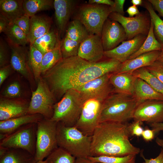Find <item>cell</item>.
Returning <instances> with one entry per match:
<instances>
[{"label": "cell", "mask_w": 163, "mask_h": 163, "mask_svg": "<svg viewBox=\"0 0 163 163\" xmlns=\"http://www.w3.org/2000/svg\"><path fill=\"white\" fill-rule=\"evenodd\" d=\"M104 51L101 37L90 34L80 43L78 56L91 62L101 61Z\"/></svg>", "instance_id": "obj_16"}, {"label": "cell", "mask_w": 163, "mask_h": 163, "mask_svg": "<svg viewBox=\"0 0 163 163\" xmlns=\"http://www.w3.org/2000/svg\"><path fill=\"white\" fill-rule=\"evenodd\" d=\"M14 22L27 36L30 29V17L26 14L16 19Z\"/></svg>", "instance_id": "obj_40"}, {"label": "cell", "mask_w": 163, "mask_h": 163, "mask_svg": "<svg viewBox=\"0 0 163 163\" xmlns=\"http://www.w3.org/2000/svg\"><path fill=\"white\" fill-rule=\"evenodd\" d=\"M56 138L58 146L75 158L91 156V136L85 135L75 126H66L57 123Z\"/></svg>", "instance_id": "obj_4"}, {"label": "cell", "mask_w": 163, "mask_h": 163, "mask_svg": "<svg viewBox=\"0 0 163 163\" xmlns=\"http://www.w3.org/2000/svg\"><path fill=\"white\" fill-rule=\"evenodd\" d=\"M129 123H101L91 136V156L123 157L137 155L141 151L130 142Z\"/></svg>", "instance_id": "obj_2"}, {"label": "cell", "mask_w": 163, "mask_h": 163, "mask_svg": "<svg viewBox=\"0 0 163 163\" xmlns=\"http://www.w3.org/2000/svg\"><path fill=\"white\" fill-rule=\"evenodd\" d=\"M4 33L9 43L25 46L28 43L27 36L14 22L10 23Z\"/></svg>", "instance_id": "obj_31"}, {"label": "cell", "mask_w": 163, "mask_h": 163, "mask_svg": "<svg viewBox=\"0 0 163 163\" xmlns=\"http://www.w3.org/2000/svg\"><path fill=\"white\" fill-rule=\"evenodd\" d=\"M160 51H154L143 53L134 59L122 63L119 71L116 73H132L138 69L152 65L157 60Z\"/></svg>", "instance_id": "obj_22"}, {"label": "cell", "mask_w": 163, "mask_h": 163, "mask_svg": "<svg viewBox=\"0 0 163 163\" xmlns=\"http://www.w3.org/2000/svg\"><path fill=\"white\" fill-rule=\"evenodd\" d=\"M108 18L118 22L126 32V40L142 34L147 35L150 28L151 19L149 14L140 12L135 17H127L115 12L110 14Z\"/></svg>", "instance_id": "obj_11"}, {"label": "cell", "mask_w": 163, "mask_h": 163, "mask_svg": "<svg viewBox=\"0 0 163 163\" xmlns=\"http://www.w3.org/2000/svg\"><path fill=\"white\" fill-rule=\"evenodd\" d=\"M138 104L147 100H163V95L158 92L143 80L137 78L133 95Z\"/></svg>", "instance_id": "obj_25"}, {"label": "cell", "mask_w": 163, "mask_h": 163, "mask_svg": "<svg viewBox=\"0 0 163 163\" xmlns=\"http://www.w3.org/2000/svg\"><path fill=\"white\" fill-rule=\"evenodd\" d=\"M43 118L39 114H27L0 121V140L23 126L30 123H37Z\"/></svg>", "instance_id": "obj_20"}, {"label": "cell", "mask_w": 163, "mask_h": 163, "mask_svg": "<svg viewBox=\"0 0 163 163\" xmlns=\"http://www.w3.org/2000/svg\"><path fill=\"white\" fill-rule=\"evenodd\" d=\"M104 101L95 98L85 100L79 117L74 126L85 135L91 136L100 123Z\"/></svg>", "instance_id": "obj_10"}, {"label": "cell", "mask_w": 163, "mask_h": 163, "mask_svg": "<svg viewBox=\"0 0 163 163\" xmlns=\"http://www.w3.org/2000/svg\"><path fill=\"white\" fill-rule=\"evenodd\" d=\"M7 47L6 43L2 40L0 43V68L6 65L8 62Z\"/></svg>", "instance_id": "obj_43"}, {"label": "cell", "mask_w": 163, "mask_h": 163, "mask_svg": "<svg viewBox=\"0 0 163 163\" xmlns=\"http://www.w3.org/2000/svg\"><path fill=\"white\" fill-rule=\"evenodd\" d=\"M34 155L25 150L0 147V163H36Z\"/></svg>", "instance_id": "obj_23"}, {"label": "cell", "mask_w": 163, "mask_h": 163, "mask_svg": "<svg viewBox=\"0 0 163 163\" xmlns=\"http://www.w3.org/2000/svg\"><path fill=\"white\" fill-rule=\"evenodd\" d=\"M75 163H100L94 162L87 158H76Z\"/></svg>", "instance_id": "obj_53"}, {"label": "cell", "mask_w": 163, "mask_h": 163, "mask_svg": "<svg viewBox=\"0 0 163 163\" xmlns=\"http://www.w3.org/2000/svg\"><path fill=\"white\" fill-rule=\"evenodd\" d=\"M36 163H45V160L37 161Z\"/></svg>", "instance_id": "obj_57"}, {"label": "cell", "mask_w": 163, "mask_h": 163, "mask_svg": "<svg viewBox=\"0 0 163 163\" xmlns=\"http://www.w3.org/2000/svg\"><path fill=\"white\" fill-rule=\"evenodd\" d=\"M156 134L153 130L150 129L146 127L144 129L141 136L145 141L149 142L152 141L154 139Z\"/></svg>", "instance_id": "obj_47"}, {"label": "cell", "mask_w": 163, "mask_h": 163, "mask_svg": "<svg viewBox=\"0 0 163 163\" xmlns=\"http://www.w3.org/2000/svg\"><path fill=\"white\" fill-rule=\"evenodd\" d=\"M84 101L78 91L75 89L68 90L54 105L51 119L66 126H74L79 117Z\"/></svg>", "instance_id": "obj_5"}, {"label": "cell", "mask_w": 163, "mask_h": 163, "mask_svg": "<svg viewBox=\"0 0 163 163\" xmlns=\"http://www.w3.org/2000/svg\"><path fill=\"white\" fill-rule=\"evenodd\" d=\"M51 24V20L49 17L36 15L30 17L29 31L27 36L28 43L32 44L49 31Z\"/></svg>", "instance_id": "obj_24"}, {"label": "cell", "mask_w": 163, "mask_h": 163, "mask_svg": "<svg viewBox=\"0 0 163 163\" xmlns=\"http://www.w3.org/2000/svg\"><path fill=\"white\" fill-rule=\"evenodd\" d=\"M136 155H130L123 157L100 156L88 158L93 161L100 163H137Z\"/></svg>", "instance_id": "obj_38"}, {"label": "cell", "mask_w": 163, "mask_h": 163, "mask_svg": "<svg viewBox=\"0 0 163 163\" xmlns=\"http://www.w3.org/2000/svg\"><path fill=\"white\" fill-rule=\"evenodd\" d=\"M140 156L143 159L145 163H163V149H162L158 155L155 158H146L142 151L140 152Z\"/></svg>", "instance_id": "obj_46"}, {"label": "cell", "mask_w": 163, "mask_h": 163, "mask_svg": "<svg viewBox=\"0 0 163 163\" xmlns=\"http://www.w3.org/2000/svg\"><path fill=\"white\" fill-rule=\"evenodd\" d=\"M133 119L150 124L163 123V100H149L140 103L135 110Z\"/></svg>", "instance_id": "obj_12"}, {"label": "cell", "mask_w": 163, "mask_h": 163, "mask_svg": "<svg viewBox=\"0 0 163 163\" xmlns=\"http://www.w3.org/2000/svg\"><path fill=\"white\" fill-rule=\"evenodd\" d=\"M101 38L104 51L115 48L120 42L126 40V32L123 26L108 18L104 24Z\"/></svg>", "instance_id": "obj_14"}, {"label": "cell", "mask_w": 163, "mask_h": 163, "mask_svg": "<svg viewBox=\"0 0 163 163\" xmlns=\"http://www.w3.org/2000/svg\"><path fill=\"white\" fill-rule=\"evenodd\" d=\"M23 1L0 0V14L10 23L14 22L16 19L25 14L22 5Z\"/></svg>", "instance_id": "obj_27"}, {"label": "cell", "mask_w": 163, "mask_h": 163, "mask_svg": "<svg viewBox=\"0 0 163 163\" xmlns=\"http://www.w3.org/2000/svg\"><path fill=\"white\" fill-rule=\"evenodd\" d=\"M137 78L130 73L111 74L109 80L113 88V93L133 96L135 83Z\"/></svg>", "instance_id": "obj_21"}, {"label": "cell", "mask_w": 163, "mask_h": 163, "mask_svg": "<svg viewBox=\"0 0 163 163\" xmlns=\"http://www.w3.org/2000/svg\"><path fill=\"white\" fill-rule=\"evenodd\" d=\"M29 58L30 66L35 80L37 82L41 77V66L43 54L38 50L30 44Z\"/></svg>", "instance_id": "obj_33"}, {"label": "cell", "mask_w": 163, "mask_h": 163, "mask_svg": "<svg viewBox=\"0 0 163 163\" xmlns=\"http://www.w3.org/2000/svg\"><path fill=\"white\" fill-rule=\"evenodd\" d=\"M88 3L91 4L104 5L112 6L114 4V1L111 0H89Z\"/></svg>", "instance_id": "obj_50"}, {"label": "cell", "mask_w": 163, "mask_h": 163, "mask_svg": "<svg viewBox=\"0 0 163 163\" xmlns=\"http://www.w3.org/2000/svg\"><path fill=\"white\" fill-rule=\"evenodd\" d=\"M57 123L43 118L37 123L36 152L37 161H43L58 147L57 138Z\"/></svg>", "instance_id": "obj_7"}, {"label": "cell", "mask_w": 163, "mask_h": 163, "mask_svg": "<svg viewBox=\"0 0 163 163\" xmlns=\"http://www.w3.org/2000/svg\"><path fill=\"white\" fill-rule=\"evenodd\" d=\"M12 68L11 65H7L0 68V86H1L5 80L10 74Z\"/></svg>", "instance_id": "obj_45"}, {"label": "cell", "mask_w": 163, "mask_h": 163, "mask_svg": "<svg viewBox=\"0 0 163 163\" xmlns=\"http://www.w3.org/2000/svg\"><path fill=\"white\" fill-rule=\"evenodd\" d=\"M145 67L163 84V66L162 65L156 61L151 65Z\"/></svg>", "instance_id": "obj_41"}, {"label": "cell", "mask_w": 163, "mask_h": 163, "mask_svg": "<svg viewBox=\"0 0 163 163\" xmlns=\"http://www.w3.org/2000/svg\"><path fill=\"white\" fill-rule=\"evenodd\" d=\"M80 43L65 37L61 41L60 48L62 58L78 56Z\"/></svg>", "instance_id": "obj_37"}, {"label": "cell", "mask_w": 163, "mask_h": 163, "mask_svg": "<svg viewBox=\"0 0 163 163\" xmlns=\"http://www.w3.org/2000/svg\"><path fill=\"white\" fill-rule=\"evenodd\" d=\"M37 123L23 126L0 140V147L21 149L35 155Z\"/></svg>", "instance_id": "obj_8"}, {"label": "cell", "mask_w": 163, "mask_h": 163, "mask_svg": "<svg viewBox=\"0 0 163 163\" xmlns=\"http://www.w3.org/2000/svg\"><path fill=\"white\" fill-rule=\"evenodd\" d=\"M132 73L135 77L144 80L155 91L163 95V83L150 72L145 67L136 69Z\"/></svg>", "instance_id": "obj_32"}, {"label": "cell", "mask_w": 163, "mask_h": 163, "mask_svg": "<svg viewBox=\"0 0 163 163\" xmlns=\"http://www.w3.org/2000/svg\"><path fill=\"white\" fill-rule=\"evenodd\" d=\"M55 97L41 76L37 81V87L32 91L28 114H39L44 118L51 119L53 113Z\"/></svg>", "instance_id": "obj_9"}, {"label": "cell", "mask_w": 163, "mask_h": 163, "mask_svg": "<svg viewBox=\"0 0 163 163\" xmlns=\"http://www.w3.org/2000/svg\"><path fill=\"white\" fill-rule=\"evenodd\" d=\"M143 1L142 0H132L131 2L133 4V5L135 6L138 5H141L143 4Z\"/></svg>", "instance_id": "obj_55"}, {"label": "cell", "mask_w": 163, "mask_h": 163, "mask_svg": "<svg viewBox=\"0 0 163 163\" xmlns=\"http://www.w3.org/2000/svg\"><path fill=\"white\" fill-rule=\"evenodd\" d=\"M9 45L11 50L10 62L12 69L33 83L35 78L29 63V52L25 46Z\"/></svg>", "instance_id": "obj_15"}, {"label": "cell", "mask_w": 163, "mask_h": 163, "mask_svg": "<svg viewBox=\"0 0 163 163\" xmlns=\"http://www.w3.org/2000/svg\"><path fill=\"white\" fill-rule=\"evenodd\" d=\"M29 103L25 99L20 98H1L0 121L28 114Z\"/></svg>", "instance_id": "obj_19"}, {"label": "cell", "mask_w": 163, "mask_h": 163, "mask_svg": "<svg viewBox=\"0 0 163 163\" xmlns=\"http://www.w3.org/2000/svg\"><path fill=\"white\" fill-rule=\"evenodd\" d=\"M126 12L128 13L130 17H133L135 15H136L140 13L137 7L134 5L129 7Z\"/></svg>", "instance_id": "obj_51"}, {"label": "cell", "mask_w": 163, "mask_h": 163, "mask_svg": "<svg viewBox=\"0 0 163 163\" xmlns=\"http://www.w3.org/2000/svg\"><path fill=\"white\" fill-rule=\"evenodd\" d=\"M10 23L7 18L0 14V33L5 32Z\"/></svg>", "instance_id": "obj_49"}, {"label": "cell", "mask_w": 163, "mask_h": 163, "mask_svg": "<svg viewBox=\"0 0 163 163\" xmlns=\"http://www.w3.org/2000/svg\"><path fill=\"white\" fill-rule=\"evenodd\" d=\"M147 36L146 35L140 34L131 40L124 41L115 48L104 51V56L123 63L139 50Z\"/></svg>", "instance_id": "obj_17"}, {"label": "cell", "mask_w": 163, "mask_h": 163, "mask_svg": "<svg viewBox=\"0 0 163 163\" xmlns=\"http://www.w3.org/2000/svg\"><path fill=\"white\" fill-rule=\"evenodd\" d=\"M142 122L139 121H134L129 123V129L131 136L139 137L142 136L144 129L141 126Z\"/></svg>", "instance_id": "obj_42"}, {"label": "cell", "mask_w": 163, "mask_h": 163, "mask_svg": "<svg viewBox=\"0 0 163 163\" xmlns=\"http://www.w3.org/2000/svg\"><path fill=\"white\" fill-rule=\"evenodd\" d=\"M121 63L110 58L91 62L77 56L62 58L41 76L55 97H62L69 90L104 75L117 72Z\"/></svg>", "instance_id": "obj_1"}, {"label": "cell", "mask_w": 163, "mask_h": 163, "mask_svg": "<svg viewBox=\"0 0 163 163\" xmlns=\"http://www.w3.org/2000/svg\"><path fill=\"white\" fill-rule=\"evenodd\" d=\"M114 4L111 7L112 12H115L124 16L125 12L123 10V6L125 2V0H115Z\"/></svg>", "instance_id": "obj_44"}, {"label": "cell", "mask_w": 163, "mask_h": 163, "mask_svg": "<svg viewBox=\"0 0 163 163\" xmlns=\"http://www.w3.org/2000/svg\"><path fill=\"white\" fill-rule=\"evenodd\" d=\"M150 126L152 129L155 131L156 134L160 131H163V123L151 124H150Z\"/></svg>", "instance_id": "obj_52"}, {"label": "cell", "mask_w": 163, "mask_h": 163, "mask_svg": "<svg viewBox=\"0 0 163 163\" xmlns=\"http://www.w3.org/2000/svg\"><path fill=\"white\" fill-rule=\"evenodd\" d=\"M155 142L158 145L161 146L163 149V139L157 137L156 138Z\"/></svg>", "instance_id": "obj_56"}, {"label": "cell", "mask_w": 163, "mask_h": 163, "mask_svg": "<svg viewBox=\"0 0 163 163\" xmlns=\"http://www.w3.org/2000/svg\"><path fill=\"white\" fill-rule=\"evenodd\" d=\"M163 48V45L160 43L155 37L154 24L151 20L150 28L145 40L139 50L132 55L128 59H134L145 53L154 51H161Z\"/></svg>", "instance_id": "obj_28"}, {"label": "cell", "mask_w": 163, "mask_h": 163, "mask_svg": "<svg viewBox=\"0 0 163 163\" xmlns=\"http://www.w3.org/2000/svg\"><path fill=\"white\" fill-rule=\"evenodd\" d=\"M76 158L67 151L58 147L46 158L45 163H75Z\"/></svg>", "instance_id": "obj_35"}, {"label": "cell", "mask_w": 163, "mask_h": 163, "mask_svg": "<svg viewBox=\"0 0 163 163\" xmlns=\"http://www.w3.org/2000/svg\"><path fill=\"white\" fill-rule=\"evenodd\" d=\"M138 105L137 101L133 95L113 93L104 101L100 123L104 122L126 123L133 119Z\"/></svg>", "instance_id": "obj_3"}, {"label": "cell", "mask_w": 163, "mask_h": 163, "mask_svg": "<svg viewBox=\"0 0 163 163\" xmlns=\"http://www.w3.org/2000/svg\"><path fill=\"white\" fill-rule=\"evenodd\" d=\"M148 1L163 18V0H148Z\"/></svg>", "instance_id": "obj_48"}, {"label": "cell", "mask_w": 163, "mask_h": 163, "mask_svg": "<svg viewBox=\"0 0 163 163\" xmlns=\"http://www.w3.org/2000/svg\"><path fill=\"white\" fill-rule=\"evenodd\" d=\"M145 163V162L144 161V162H142V163Z\"/></svg>", "instance_id": "obj_58"}, {"label": "cell", "mask_w": 163, "mask_h": 163, "mask_svg": "<svg viewBox=\"0 0 163 163\" xmlns=\"http://www.w3.org/2000/svg\"><path fill=\"white\" fill-rule=\"evenodd\" d=\"M60 42L58 31L50 30L31 44L43 55L59 46Z\"/></svg>", "instance_id": "obj_26"}, {"label": "cell", "mask_w": 163, "mask_h": 163, "mask_svg": "<svg viewBox=\"0 0 163 163\" xmlns=\"http://www.w3.org/2000/svg\"><path fill=\"white\" fill-rule=\"evenodd\" d=\"M79 2L76 0L54 1L55 21L59 37L66 32L69 20Z\"/></svg>", "instance_id": "obj_18"}, {"label": "cell", "mask_w": 163, "mask_h": 163, "mask_svg": "<svg viewBox=\"0 0 163 163\" xmlns=\"http://www.w3.org/2000/svg\"><path fill=\"white\" fill-rule=\"evenodd\" d=\"M21 94V86L17 82H13L8 85L2 93L4 97L8 98H20Z\"/></svg>", "instance_id": "obj_39"}, {"label": "cell", "mask_w": 163, "mask_h": 163, "mask_svg": "<svg viewBox=\"0 0 163 163\" xmlns=\"http://www.w3.org/2000/svg\"><path fill=\"white\" fill-rule=\"evenodd\" d=\"M111 13L110 6L101 4H79L73 14V19L80 21L90 34L101 37L104 24Z\"/></svg>", "instance_id": "obj_6"}, {"label": "cell", "mask_w": 163, "mask_h": 163, "mask_svg": "<svg viewBox=\"0 0 163 163\" xmlns=\"http://www.w3.org/2000/svg\"><path fill=\"white\" fill-rule=\"evenodd\" d=\"M62 58L60 44L53 50L44 54L41 66V75L52 67Z\"/></svg>", "instance_id": "obj_36"}, {"label": "cell", "mask_w": 163, "mask_h": 163, "mask_svg": "<svg viewBox=\"0 0 163 163\" xmlns=\"http://www.w3.org/2000/svg\"><path fill=\"white\" fill-rule=\"evenodd\" d=\"M110 74L93 79L75 89L80 93L84 100L95 98L104 101L113 92L109 80Z\"/></svg>", "instance_id": "obj_13"}, {"label": "cell", "mask_w": 163, "mask_h": 163, "mask_svg": "<svg viewBox=\"0 0 163 163\" xmlns=\"http://www.w3.org/2000/svg\"><path fill=\"white\" fill-rule=\"evenodd\" d=\"M53 0H24L22 5L25 13L30 17L42 11L47 10L53 7Z\"/></svg>", "instance_id": "obj_30"}, {"label": "cell", "mask_w": 163, "mask_h": 163, "mask_svg": "<svg viewBox=\"0 0 163 163\" xmlns=\"http://www.w3.org/2000/svg\"><path fill=\"white\" fill-rule=\"evenodd\" d=\"M156 61L163 66V48L160 51V54Z\"/></svg>", "instance_id": "obj_54"}, {"label": "cell", "mask_w": 163, "mask_h": 163, "mask_svg": "<svg viewBox=\"0 0 163 163\" xmlns=\"http://www.w3.org/2000/svg\"><path fill=\"white\" fill-rule=\"evenodd\" d=\"M142 4L149 12L153 21L154 33L158 40L163 45V20L156 14L151 4L148 1H143Z\"/></svg>", "instance_id": "obj_34"}, {"label": "cell", "mask_w": 163, "mask_h": 163, "mask_svg": "<svg viewBox=\"0 0 163 163\" xmlns=\"http://www.w3.org/2000/svg\"><path fill=\"white\" fill-rule=\"evenodd\" d=\"M90 34L80 21L73 19L67 26L65 37L81 43Z\"/></svg>", "instance_id": "obj_29"}]
</instances>
